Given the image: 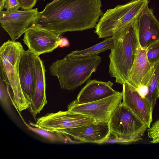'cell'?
<instances>
[{
	"label": "cell",
	"mask_w": 159,
	"mask_h": 159,
	"mask_svg": "<svg viewBox=\"0 0 159 159\" xmlns=\"http://www.w3.org/2000/svg\"><path fill=\"white\" fill-rule=\"evenodd\" d=\"M58 0H53L52 2H51L52 3V2H56Z\"/></svg>",
	"instance_id": "28"
},
{
	"label": "cell",
	"mask_w": 159,
	"mask_h": 159,
	"mask_svg": "<svg viewBox=\"0 0 159 159\" xmlns=\"http://www.w3.org/2000/svg\"><path fill=\"white\" fill-rule=\"evenodd\" d=\"M24 51L20 42L9 39L0 48V64L12 90L13 103L20 112L29 108L31 103L23 93L19 80V63Z\"/></svg>",
	"instance_id": "4"
},
{
	"label": "cell",
	"mask_w": 159,
	"mask_h": 159,
	"mask_svg": "<svg viewBox=\"0 0 159 159\" xmlns=\"http://www.w3.org/2000/svg\"><path fill=\"white\" fill-rule=\"evenodd\" d=\"M39 12L38 8L30 10L0 11L1 26L11 40L16 41L28 29Z\"/></svg>",
	"instance_id": "10"
},
{
	"label": "cell",
	"mask_w": 159,
	"mask_h": 159,
	"mask_svg": "<svg viewBox=\"0 0 159 159\" xmlns=\"http://www.w3.org/2000/svg\"><path fill=\"white\" fill-rule=\"evenodd\" d=\"M158 92L159 95V82L158 86Z\"/></svg>",
	"instance_id": "29"
},
{
	"label": "cell",
	"mask_w": 159,
	"mask_h": 159,
	"mask_svg": "<svg viewBox=\"0 0 159 159\" xmlns=\"http://www.w3.org/2000/svg\"><path fill=\"white\" fill-rule=\"evenodd\" d=\"M123 97L122 92L87 103L79 104L72 102L68 105L67 110L89 116L96 121L109 122L115 111L121 103Z\"/></svg>",
	"instance_id": "8"
},
{
	"label": "cell",
	"mask_w": 159,
	"mask_h": 159,
	"mask_svg": "<svg viewBox=\"0 0 159 159\" xmlns=\"http://www.w3.org/2000/svg\"><path fill=\"white\" fill-rule=\"evenodd\" d=\"M35 54L28 49L24 50L19 63V74L23 93L31 102L36 78Z\"/></svg>",
	"instance_id": "15"
},
{
	"label": "cell",
	"mask_w": 159,
	"mask_h": 159,
	"mask_svg": "<svg viewBox=\"0 0 159 159\" xmlns=\"http://www.w3.org/2000/svg\"><path fill=\"white\" fill-rule=\"evenodd\" d=\"M113 85V83L110 81L89 80L81 89L76 99L72 102L79 104L87 103L117 94L119 92L112 88Z\"/></svg>",
	"instance_id": "16"
},
{
	"label": "cell",
	"mask_w": 159,
	"mask_h": 159,
	"mask_svg": "<svg viewBox=\"0 0 159 159\" xmlns=\"http://www.w3.org/2000/svg\"><path fill=\"white\" fill-rule=\"evenodd\" d=\"M148 136L152 139L149 143H159V119L147 129Z\"/></svg>",
	"instance_id": "23"
},
{
	"label": "cell",
	"mask_w": 159,
	"mask_h": 159,
	"mask_svg": "<svg viewBox=\"0 0 159 159\" xmlns=\"http://www.w3.org/2000/svg\"><path fill=\"white\" fill-rule=\"evenodd\" d=\"M28 129L36 133L42 137L52 142H63L64 141L62 138L63 135L56 133H53L46 131L39 127L31 126L24 122Z\"/></svg>",
	"instance_id": "21"
},
{
	"label": "cell",
	"mask_w": 159,
	"mask_h": 159,
	"mask_svg": "<svg viewBox=\"0 0 159 159\" xmlns=\"http://www.w3.org/2000/svg\"><path fill=\"white\" fill-rule=\"evenodd\" d=\"M4 0H0V11L2 10L4 8Z\"/></svg>",
	"instance_id": "27"
},
{
	"label": "cell",
	"mask_w": 159,
	"mask_h": 159,
	"mask_svg": "<svg viewBox=\"0 0 159 159\" xmlns=\"http://www.w3.org/2000/svg\"><path fill=\"white\" fill-rule=\"evenodd\" d=\"M146 52L148 61L153 66L159 61V41L149 46L146 49Z\"/></svg>",
	"instance_id": "22"
},
{
	"label": "cell",
	"mask_w": 159,
	"mask_h": 159,
	"mask_svg": "<svg viewBox=\"0 0 159 159\" xmlns=\"http://www.w3.org/2000/svg\"><path fill=\"white\" fill-rule=\"evenodd\" d=\"M154 70L148 59L146 49L139 44L127 82L137 90L141 86L148 85Z\"/></svg>",
	"instance_id": "14"
},
{
	"label": "cell",
	"mask_w": 159,
	"mask_h": 159,
	"mask_svg": "<svg viewBox=\"0 0 159 159\" xmlns=\"http://www.w3.org/2000/svg\"><path fill=\"white\" fill-rule=\"evenodd\" d=\"M136 19L113 36L115 43L109 55V73L122 85L128 80L139 44Z\"/></svg>",
	"instance_id": "2"
},
{
	"label": "cell",
	"mask_w": 159,
	"mask_h": 159,
	"mask_svg": "<svg viewBox=\"0 0 159 159\" xmlns=\"http://www.w3.org/2000/svg\"><path fill=\"white\" fill-rule=\"evenodd\" d=\"M101 0H59L48 3L30 25L61 34L95 27L103 14Z\"/></svg>",
	"instance_id": "1"
},
{
	"label": "cell",
	"mask_w": 159,
	"mask_h": 159,
	"mask_svg": "<svg viewBox=\"0 0 159 159\" xmlns=\"http://www.w3.org/2000/svg\"><path fill=\"white\" fill-rule=\"evenodd\" d=\"M10 86L8 78L2 66L0 64V99L1 102L8 110L10 109V102L12 100L9 91Z\"/></svg>",
	"instance_id": "20"
},
{
	"label": "cell",
	"mask_w": 159,
	"mask_h": 159,
	"mask_svg": "<svg viewBox=\"0 0 159 159\" xmlns=\"http://www.w3.org/2000/svg\"><path fill=\"white\" fill-rule=\"evenodd\" d=\"M56 133L65 136L70 142L100 144L107 141L111 134L109 122L96 121L79 127L63 129Z\"/></svg>",
	"instance_id": "9"
},
{
	"label": "cell",
	"mask_w": 159,
	"mask_h": 159,
	"mask_svg": "<svg viewBox=\"0 0 159 159\" xmlns=\"http://www.w3.org/2000/svg\"><path fill=\"white\" fill-rule=\"evenodd\" d=\"M108 122L111 134L126 144L142 140L141 137L148 128L139 117L122 102L115 111Z\"/></svg>",
	"instance_id": "6"
},
{
	"label": "cell",
	"mask_w": 159,
	"mask_h": 159,
	"mask_svg": "<svg viewBox=\"0 0 159 159\" xmlns=\"http://www.w3.org/2000/svg\"><path fill=\"white\" fill-rule=\"evenodd\" d=\"M139 44L146 49L151 44L159 41V22L148 5L136 19Z\"/></svg>",
	"instance_id": "13"
},
{
	"label": "cell",
	"mask_w": 159,
	"mask_h": 159,
	"mask_svg": "<svg viewBox=\"0 0 159 159\" xmlns=\"http://www.w3.org/2000/svg\"><path fill=\"white\" fill-rule=\"evenodd\" d=\"M20 8L23 10H30L36 4L38 0H18Z\"/></svg>",
	"instance_id": "25"
},
{
	"label": "cell",
	"mask_w": 159,
	"mask_h": 159,
	"mask_svg": "<svg viewBox=\"0 0 159 159\" xmlns=\"http://www.w3.org/2000/svg\"><path fill=\"white\" fill-rule=\"evenodd\" d=\"M148 3V0H132L107 9L95 27L94 33L99 39L113 36L137 18Z\"/></svg>",
	"instance_id": "5"
},
{
	"label": "cell",
	"mask_w": 159,
	"mask_h": 159,
	"mask_svg": "<svg viewBox=\"0 0 159 159\" xmlns=\"http://www.w3.org/2000/svg\"><path fill=\"white\" fill-rule=\"evenodd\" d=\"M96 121L87 115L77 113L60 111L48 113L38 118L35 124L31 122L30 125L53 133L63 129H70L94 123Z\"/></svg>",
	"instance_id": "7"
},
{
	"label": "cell",
	"mask_w": 159,
	"mask_h": 159,
	"mask_svg": "<svg viewBox=\"0 0 159 159\" xmlns=\"http://www.w3.org/2000/svg\"><path fill=\"white\" fill-rule=\"evenodd\" d=\"M153 73L148 83V92L145 98L154 108L159 98L158 86L159 82V61L153 65Z\"/></svg>",
	"instance_id": "19"
},
{
	"label": "cell",
	"mask_w": 159,
	"mask_h": 159,
	"mask_svg": "<svg viewBox=\"0 0 159 159\" xmlns=\"http://www.w3.org/2000/svg\"><path fill=\"white\" fill-rule=\"evenodd\" d=\"M115 39L113 36L106 38L104 40L85 49L72 51L67 55L72 57H83L98 55L100 52L113 48Z\"/></svg>",
	"instance_id": "18"
},
{
	"label": "cell",
	"mask_w": 159,
	"mask_h": 159,
	"mask_svg": "<svg viewBox=\"0 0 159 159\" xmlns=\"http://www.w3.org/2000/svg\"><path fill=\"white\" fill-rule=\"evenodd\" d=\"M101 61L98 55L72 57L67 55L52 63L50 72L57 77L61 89L73 90L90 78Z\"/></svg>",
	"instance_id": "3"
},
{
	"label": "cell",
	"mask_w": 159,
	"mask_h": 159,
	"mask_svg": "<svg viewBox=\"0 0 159 159\" xmlns=\"http://www.w3.org/2000/svg\"><path fill=\"white\" fill-rule=\"evenodd\" d=\"M61 37V34L31 25L25 33L23 41L28 49L39 56L52 52L58 48Z\"/></svg>",
	"instance_id": "11"
},
{
	"label": "cell",
	"mask_w": 159,
	"mask_h": 159,
	"mask_svg": "<svg viewBox=\"0 0 159 159\" xmlns=\"http://www.w3.org/2000/svg\"><path fill=\"white\" fill-rule=\"evenodd\" d=\"M20 8L18 0H5L4 8L7 11H13Z\"/></svg>",
	"instance_id": "24"
},
{
	"label": "cell",
	"mask_w": 159,
	"mask_h": 159,
	"mask_svg": "<svg viewBox=\"0 0 159 159\" xmlns=\"http://www.w3.org/2000/svg\"><path fill=\"white\" fill-rule=\"evenodd\" d=\"M122 85V103L139 117L149 128L152 121L153 107L145 97L142 98L128 82H124Z\"/></svg>",
	"instance_id": "12"
},
{
	"label": "cell",
	"mask_w": 159,
	"mask_h": 159,
	"mask_svg": "<svg viewBox=\"0 0 159 159\" xmlns=\"http://www.w3.org/2000/svg\"><path fill=\"white\" fill-rule=\"evenodd\" d=\"M36 78L31 103L29 109L35 118L47 103L46 95L45 69L44 62L35 54Z\"/></svg>",
	"instance_id": "17"
},
{
	"label": "cell",
	"mask_w": 159,
	"mask_h": 159,
	"mask_svg": "<svg viewBox=\"0 0 159 159\" xmlns=\"http://www.w3.org/2000/svg\"><path fill=\"white\" fill-rule=\"evenodd\" d=\"M70 42L68 39L65 37H61L59 39L58 45L60 48L68 47L70 46Z\"/></svg>",
	"instance_id": "26"
}]
</instances>
